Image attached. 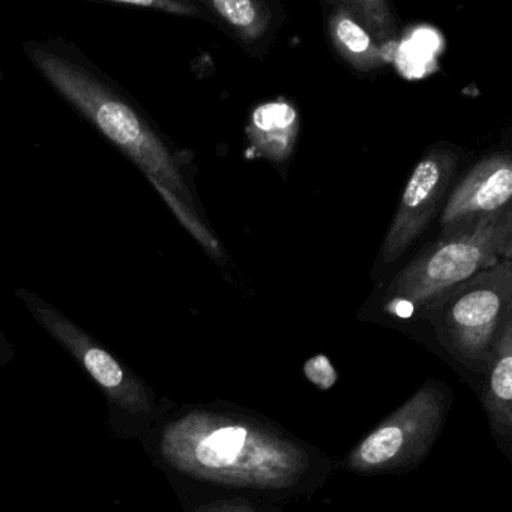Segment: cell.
I'll return each mask as SVG.
<instances>
[{
  "mask_svg": "<svg viewBox=\"0 0 512 512\" xmlns=\"http://www.w3.org/2000/svg\"><path fill=\"white\" fill-rule=\"evenodd\" d=\"M340 4L364 25L376 43L394 38L392 13L383 0H349Z\"/></svg>",
  "mask_w": 512,
  "mask_h": 512,
  "instance_id": "obj_13",
  "label": "cell"
},
{
  "mask_svg": "<svg viewBox=\"0 0 512 512\" xmlns=\"http://www.w3.org/2000/svg\"><path fill=\"white\" fill-rule=\"evenodd\" d=\"M205 7L214 11L224 23L245 41L263 37L271 22V13L263 2L257 0H209Z\"/></svg>",
  "mask_w": 512,
  "mask_h": 512,
  "instance_id": "obj_12",
  "label": "cell"
},
{
  "mask_svg": "<svg viewBox=\"0 0 512 512\" xmlns=\"http://www.w3.org/2000/svg\"><path fill=\"white\" fill-rule=\"evenodd\" d=\"M404 266L385 295V311L400 319H421L425 308L446 290L502 260H511L512 208L442 227Z\"/></svg>",
  "mask_w": 512,
  "mask_h": 512,
  "instance_id": "obj_3",
  "label": "cell"
},
{
  "mask_svg": "<svg viewBox=\"0 0 512 512\" xmlns=\"http://www.w3.org/2000/svg\"><path fill=\"white\" fill-rule=\"evenodd\" d=\"M328 31L334 49L355 70L371 71L382 67L385 58L379 44L340 2L335 4V10L329 16Z\"/></svg>",
  "mask_w": 512,
  "mask_h": 512,
  "instance_id": "obj_11",
  "label": "cell"
},
{
  "mask_svg": "<svg viewBox=\"0 0 512 512\" xmlns=\"http://www.w3.org/2000/svg\"><path fill=\"white\" fill-rule=\"evenodd\" d=\"M457 166V152L440 146L430 149L418 161L404 187L400 205L380 250L383 265L397 262L427 230L445 199Z\"/></svg>",
  "mask_w": 512,
  "mask_h": 512,
  "instance_id": "obj_7",
  "label": "cell"
},
{
  "mask_svg": "<svg viewBox=\"0 0 512 512\" xmlns=\"http://www.w3.org/2000/svg\"><path fill=\"white\" fill-rule=\"evenodd\" d=\"M158 458L205 484L290 497L319 487L331 460L268 419L221 406L185 407L157 434Z\"/></svg>",
  "mask_w": 512,
  "mask_h": 512,
  "instance_id": "obj_1",
  "label": "cell"
},
{
  "mask_svg": "<svg viewBox=\"0 0 512 512\" xmlns=\"http://www.w3.org/2000/svg\"><path fill=\"white\" fill-rule=\"evenodd\" d=\"M248 139L262 157L284 161L292 155L299 133L298 112L289 101L262 104L251 115Z\"/></svg>",
  "mask_w": 512,
  "mask_h": 512,
  "instance_id": "obj_10",
  "label": "cell"
},
{
  "mask_svg": "<svg viewBox=\"0 0 512 512\" xmlns=\"http://www.w3.org/2000/svg\"><path fill=\"white\" fill-rule=\"evenodd\" d=\"M452 397L446 383L427 380L347 454L344 469L358 475H377L415 467L442 433Z\"/></svg>",
  "mask_w": 512,
  "mask_h": 512,
  "instance_id": "obj_6",
  "label": "cell"
},
{
  "mask_svg": "<svg viewBox=\"0 0 512 512\" xmlns=\"http://www.w3.org/2000/svg\"><path fill=\"white\" fill-rule=\"evenodd\" d=\"M23 52L62 100L128 158L167 203H182L199 215L184 154L170 145L136 98L70 41H29Z\"/></svg>",
  "mask_w": 512,
  "mask_h": 512,
  "instance_id": "obj_2",
  "label": "cell"
},
{
  "mask_svg": "<svg viewBox=\"0 0 512 512\" xmlns=\"http://www.w3.org/2000/svg\"><path fill=\"white\" fill-rule=\"evenodd\" d=\"M194 512H272V508L260 509L247 499H230L203 503Z\"/></svg>",
  "mask_w": 512,
  "mask_h": 512,
  "instance_id": "obj_14",
  "label": "cell"
},
{
  "mask_svg": "<svg viewBox=\"0 0 512 512\" xmlns=\"http://www.w3.org/2000/svg\"><path fill=\"white\" fill-rule=\"evenodd\" d=\"M512 197V161L509 154H493L479 161L454 188L440 215L442 227L496 214L508 208Z\"/></svg>",
  "mask_w": 512,
  "mask_h": 512,
  "instance_id": "obj_8",
  "label": "cell"
},
{
  "mask_svg": "<svg viewBox=\"0 0 512 512\" xmlns=\"http://www.w3.org/2000/svg\"><path fill=\"white\" fill-rule=\"evenodd\" d=\"M481 401L500 451L511 458L512 445V319L503 326L490 367L484 374Z\"/></svg>",
  "mask_w": 512,
  "mask_h": 512,
  "instance_id": "obj_9",
  "label": "cell"
},
{
  "mask_svg": "<svg viewBox=\"0 0 512 512\" xmlns=\"http://www.w3.org/2000/svg\"><path fill=\"white\" fill-rule=\"evenodd\" d=\"M16 295L38 325L79 362L103 392L113 430L119 436L142 437L158 421L160 407L154 389L55 305L28 289H17Z\"/></svg>",
  "mask_w": 512,
  "mask_h": 512,
  "instance_id": "obj_5",
  "label": "cell"
},
{
  "mask_svg": "<svg viewBox=\"0 0 512 512\" xmlns=\"http://www.w3.org/2000/svg\"><path fill=\"white\" fill-rule=\"evenodd\" d=\"M113 4L136 5V7L143 8H157V10L166 11L170 14H179V16H199V11L196 8L187 4H179V2H170V0H146V2H139V0H113Z\"/></svg>",
  "mask_w": 512,
  "mask_h": 512,
  "instance_id": "obj_15",
  "label": "cell"
},
{
  "mask_svg": "<svg viewBox=\"0 0 512 512\" xmlns=\"http://www.w3.org/2000/svg\"><path fill=\"white\" fill-rule=\"evenodd\" d=\"M14 347L11 346L8 338L5 337L4 331L0 328V367L13 361Z\"/></svg>",
  "mask_w": 512,
  "mask_h": 512,
  "instance_id": "obj_16",
  "label": "cell"
},
{
  "mask_svg": "<svg viewBox=\"0 0 512 512\" xmlns=\"http://www.w3.org/2000/svg\"><path fill=\"white\" fill-rule=\"evenodd\" d=\"M511 313L512 263L505 259L437 296L421 319L455 362L484 376Z\"/></svg>",
  "mask_w": 512,
  "mask_h": 512,
  "instance_id": "obj_4",
  "label": "cell"
}]
</instances>
